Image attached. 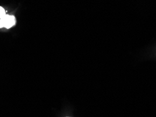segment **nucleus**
<instances>
[{
	"mask_svg": "<svg viewBox=\"0 0 156 117\" xmlns=\"http://www.w3.org/2000/svg\"><path fill=\"white\" fill-rule=\"evenodd\" d=\"M16 24V18L13 15H6L0 19V28L6 27L9 29Z\"/></svg>",
	"mask_w": 156,
	"mask_h": 117,
	"instance_id": "f257e3e1",
	"label": "nucleus"
},
{
	"mask_svg": "<svg viewBox=\"0 0 156 117\" xmlns=\"http://www.w3.org/2000/svg\"><path fill=\"white\" fill-rule=\"evenodd\" d=\"M6 15V11L2 6H0V19Z\"/></svg>",
	"mask_w": 156,
	"mask_h": 117,
	"instance_id": "f03ea898",
	"label": "nucleus"
}]
</instances>
